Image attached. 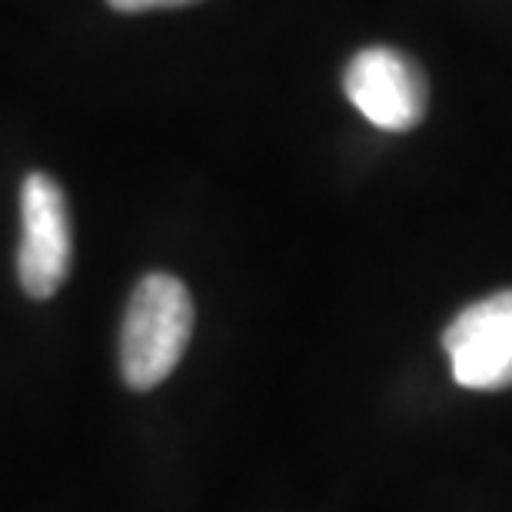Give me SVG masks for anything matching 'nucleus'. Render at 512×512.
Returning <instances> with one entry per match:
<instances>
[{
  "label": "nucleus",
  "instance_id": "2",
  "mask_svg": "<svg viewBox=\"0 0 512 512\" xmlns=\"http://www.w3.org/2000/svg\"><path fill=\"white\" fill-rule=\"evenodd\" d=\"M70 263H74V233H70L64 190L47 173H30L20 187V286L34 300H47L64 286Z\"/></svg>",
  "mask_w": 512,
  "mask_h": 512
},
{
  "label": "nucleus",
  "instance_id": "1",
  "mask_svg": "<svg viewBox=\"0 0 512 512\" xmlns=\"http://www.w3.org/2000/svg\"><path fill=\"white\" fill-rule=\"evenodd\" d=\"M193 333L190 290L170 273H150L130 293L120 326V376L130 389H153L177 370Z\"/></svg>",
  "mask_w": 512,
  "mask_h": 512
},
{
  "label": "nucleus",
  "instance_id": "3",
  "mask_svg": "<svg viewBox=\"0 0 512 512\" xmlns=\"http://www.w3.org/2000/svg\"><path fill=\"white\" fill-rule=\"evenodd\" d=\"M343 90L373 127L389 133L413 130L429 107L423 70L416 67L413 57L393 47L360 50L343 74Z\"/></svg>",
  "mask_w": 512,
  "mask_h": 512
},
{
  "label": "nucleus",
  "instance_id": "4",
  "mask_svg": "<svg viewBox=\"0 0 512 512\" xmlns=\"http://www.w3.org/2000/svg\"><path fill=\"white\" fill-rule=\"evenodd\" d=\"M453 380L466 389L512 386V290L466 306L443 333Z\"/></svg>",
  "mask_w": 512,
  "mask_h": 512
},
{
  "label": "nucleus",
  "instance_id": "5",
  "mask_svg": "<svg viewBox=\"0 0 512 512\" xmlns=\"http://www.w3.org/2000/svg\"><path fill=\"white\" fill-rule=\"evenodd\" d=\"M120 14H143V10H167V7H190L200 0H107Z\"/></svg>",
  "mask_w": 512,
  "mask_h": 512
}]
</instances>
